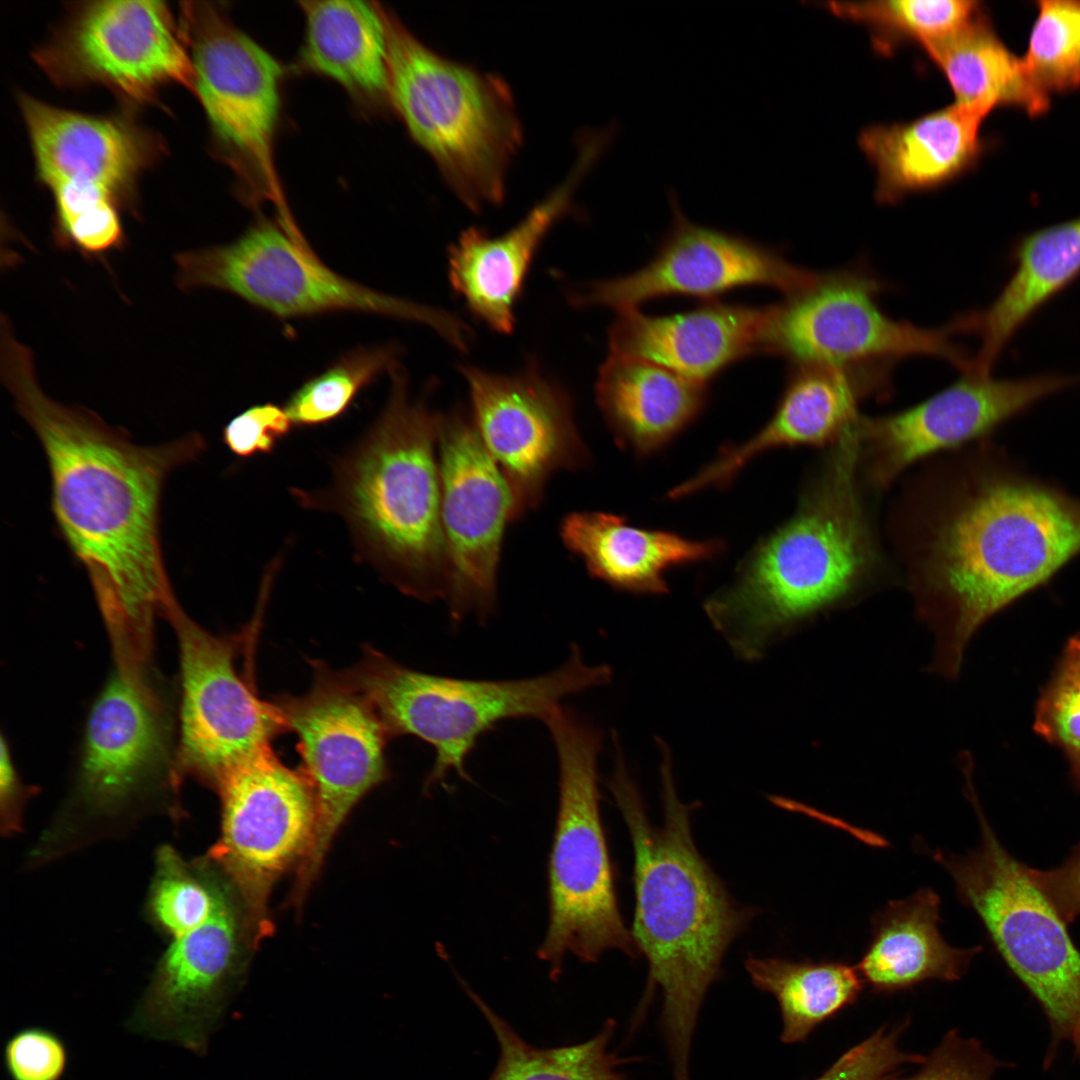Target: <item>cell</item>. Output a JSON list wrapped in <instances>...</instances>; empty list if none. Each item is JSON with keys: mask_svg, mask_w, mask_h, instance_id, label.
I'll return each instance as SVG.
<instances>
[{"mask_svg": "<svg viewBox=\"0 0 1080 1080\" xmlns=\"http://www.w3.org/2000/svg\"><path fill=\"white\" fill-rule=\"evenodd\" d=\"M1030 874L1061 917L1071 922L1080 916V843L1058 867L1030 868Z\"/></svg>", "mask_w": 1080, "mask_h": 1080, "instance_id": "cell-44", "label": "cell"}, {"mask_svg": "<svg viewBox=\"0 0 1080 1080\" xmlns=\"http://www.w3.org/2000/svg\"><path fill=\"white\" fill-rule=\"evenodd\" d=\"M610 138L604 132L583 137L569 177L536 204L512 229L491 237L469 228L448 253V277L469 311L489 328L512 332L514 308L532 260L551 228L572 208L573 193Z\"/></svg>", "mask_w": 1080, "mask_h": 1080, "instance_id": "cell-24", "label": "cell"}, {"mask_svg": "<svg viewBox=\"0 0 1080 1080\" xmlns=\"http://www.w3.org/2000/svg\"><path fill=\"white\" fill-rule=\"evenodd\" d=\"M893 365L791 366L775 412L761 430L743 443L722 447L710 463L672 488L669 498L677 500L707 488L727 487L750 461L766 451L832 447L859 420L863 400L888 394Z\"/></svg>", "mask_w": 1080, "mask_h": 1080, "instance_id": "cell-22", "label": "cell"}, {"mask_svg": "<svg viewBox=\"0 0 1080 1080\" xmlns=\"http://www.w3.org/2000/svg\"><path fill=\"white\" fill-rule=\"evenodd\" d=\"M441 522L448 560L445 601L452 620L474 615L485 624L497 603V569L507 522L514 520L509 485L472 421L439 416Z\"/></svg>", "mask_w": 1080, "mask_h": 1080, "instance_id": "cell-18", "label": "cell"}, {"mask_svg": "<svg viewBox=\"0 0 1080 1080\" xmlns=\"http://www.w3.org/2000/svg\"><path fill=\"white\" fill-rule=\"evenodd\" d=\"M924 463L896 497L887 532L934 633L928 671L956 679L978 629L1080 555V498L990 438Z\"/></svg>", "mask_w": 1080, "mask_h": 1080, "instance_id": "cell-1", "label": "cell"}, {"mask_svg": "<svg viewBox=\"0 0 1080 1080\" xmlns=\"http://www.w3.org/2000/svg\"><path fill=\"white\" fill-rule=\"evenodd\" d=\"M598 407L617 443L651 455L692 423L707 385L658 364L609 352L595 385Z\"/></svg>", "mask_w": 1080, "mask_h": 1080, "instance_id": "cell-28", "label": "cell"}, {"mask_svg": "<svg viewBox=\"0 0 1080 1080\" xmlns=\"http://www.w3.org/2000/svg\"><path fill=\"white\" fill-rule=\"evenodd\" d=\"M667 198L671 224L654 257L630 274L585 284L570 296L573 305L606 307L617 313L667 296L714 300L751 285L768 286L787 297L817 280L819 273L789 262L773 248L692 222L674 189Z\"/></svg>", "mask_w": 1080, "mask_h": 1080, "instance_id": "cell-17", "label": "cell"}, {"mask_svg": "<svg viewBox=\"0 0 1080 1080\" xmlns=\"http://www.w3.org/2000/svg\"><path fill=\"white\" fill-rule=\"evenodd\" d=\"M177 285L184 291L230 292L281 318L336 311L380 314L426 325L456 349L470 329L453 314L386 295L331 270L289 217L263 219L235 241L175 255Z\"/></svg>", "mask_w": 1080, "mask_h": 1080, "instance_id": "cell-10", "label": "cell"}, {"mask_svg": "<svg viewBox=\"0 0 1080 1080\" xmlns=\"http://www.w3.org/2000/svg\"><path fill=\"white\" fill-rule=\"evenodd\" d=\"M68 1060L64 1040L43 1026H26L15 1031L3 1048V1063L11 1080H61Z\"/></svg>", "mask_w": 1080, "mask_h": 1080, "instance_id": "cell-40", "label": "cell"}, {"mask_svg": "<svg viewBox=\"0 0 1080 1080\" xmlns=\"http://www.w3.org/2000/svg\"><path fill=\"white\" fill-rule=\"evenodd\" d=\"M947 79L956 102L988 111L1046 112L1049 95L1033 81L1023 58L1000 39L982 11L956 33L924 49Z\"/></svg>", "mask_w": 1080, "mask_h": 1080, "instance_id": "cell-33", "label": "cell"}, {"mask_svg": "<svg viewBox=\"0 0 1080 1080\" xmlns=\"http://www.w3.org/2000/svg\"><path fill=\"white\" fill-rule=\"evenodd\" d=\"M312 664L307 692L273 702L286 730L298 737L301 770L316 799L314 841L297 869L294 897L300 900L351 810L388 777L386 745L392 738L370 702L341 672L320 661Z\"/></svg>", "mask_w": 1080, "mask_h": 1080, "instance_id": "cell-12", "label": "cell"}, {"mask_svg": "<svg viewBox=\"0 0 1080 1080\" xmlns=\"http://www.w3.org/2000/svg\"><path fill=\"white\" fill-rule=\"evenodd\" d=\"M958 380L904 410L855 425L858 465L869 491L889 488L908 469L990 438L1000 425L1040 400L1080 384V376L1017 379L963 372Z\"/></svg>", "mask_w": 1080, "mask_h": 1080, "instance_id": "cell-15", "label": "cell"}, {"mask_svg": "<svg viewBox=\"0 0 1080 1080\" xmlns=\"http://www.w3.org/2000/svg\"><path fill=\"white\" fill-rule=\"evenodd\" d=\"M464 991L482 1013L499 1045V1057L488 1080H628L623 1058L609 1050L616 1022L608 1019L592 1038L558 1047L526 1042L459 976Z\"/></svg>", "mask_w": 1080, "mask_h": 1080, "instance_id": "cell-35", "label": "cell"}, {"mask_svg": "<svg viewBox=\"0 0 1080 1080\" xmlns=\"http://www.w3.org/2000/svg\"><path fill=\"white\" fill-rule=\"evenodd\" d=\"M389 98L414 141L471 211L504 200L522 126L506 82L448 59L386 12Z\"/></svg>", "mask_w": 1080, "mask_h": 1080, "instance_id": "cell-6", "label": "cell"}, {"mask_svg": "<svg viewBox=\"0 0 1080 1080\" xmlns=\"http://www.w3.org/2000/svg\"><path fill=\"white\" fill-rule=\"evenodd\" d=\"M1 378L37 435L51 475L58 529L85 568L115 656L150 657L152 626L178 604L160 541L164 482L205 450L198 433L154 446L135 444L95 413L63 405L38 384L32 351L1 355Z\"/></svg>", "mask_w": 1080, "mask_h": 1080, "instance_id": "cell-2", "label": "cell"}, {"mask_svg": "<svg viewBox=\"0 0 1080 1080\" xmlns=\"http://www.w3.org/2000/svg\"><path fill=\"white\" fill-rule=\"evenodd\" d=\"M221 832L208 859L226 876L245 908L254 941L271 930L268 900L276 881L311 850L317 824L312 785L271 747L215 784Z\"/></svg>", "mask_w": 1080, "mask_h": 1080, "instance_id": "cell-13", "label": "cell"}, {"mask_svg": "<svg viewBox=\"0 0 1080 1080\" xmlns=\"http://www.w3.org/2000/svg\"><path fill=\"white\" fill-rule=\"evenodd\" d=\"M858 440L848 431L824 450L795 512L746 554L734 581L704 611L742 660L829 611L864 597L890 576L866 503Z\"/></svg>", "mask_w": 1080, "mask_h": 1080, "instance_id": "cell-3", "label": "cell"}, {"mask_svg": "<svg viewBox=\"0 0 1080 1080\" xmlns=\"http://www.w3.org/2000/svg\"><path fill=\"white\" fill-rule=\"evenodd\" d=\"M745 968L755 987L779 1004L781 1040L803 1041L821 1022L857 999L863 980L843 961H791L749 955Z\"/></svg>", "mask_w": 1080, "mask_h": 1080, "instance_id": "cell-34", "label": "cell"}, {"mask_svg": "<svg viewBox=\"0 0 1080 1080\" xmlns=\"http://www.w3.org/2000/svg\"><path fill=\"white\" fill-rule=\"evenodd\" d=\"M618 739L608 781L634 850L635 916L632 936L649 966V986L660 989L661 1023L674 1080H690V1051L709 986L733 940L753 912L740 908L700 855L690 823L693 805L679 800L672 756L661 754L663 822H650Z\"/></svg>", "mask_w": 1080, "mask_h": 1080, "instance_id": "cell-4", "label": "cell"}, {"mask_svg": "<svg viewBox=\"0 0 1080 1080\" xmlns=\"http://www.w3.org/2000/svg\"><path fill=\"white\" fill-rule=\"evenodd\" d=\"M899 1036L896 1027L879 1029L847 1050L815 1080H893L901 1066L925 1059L904 1052Z\"/></svg>", "mask_w": 1080, "mask_h": 1080, "instance_id": "cell-41", "label": "cell"}, {"mask_svg": "<svg viewBox=\"0 0 1080 1080\" xmlns=\"http://www.w3.org/2000/svg\"><path fill=\"white\" fill-rule=\"evenodd\" d=\"M393 346L358 348L309 379L284 408L294 426L314 427L341 416L357 394L384 371L397 365Z\"/></svg>", "mask_w": 1080, "mask_h": 1080, "instance_id": "cell-37", "label": "cell"}, {"mask_svg": "<svg viewBox=\"0 0 1080 1080\" xmlns=\"http://www.w3.org/2000/svg\"><path fill=\"white\" fill-rule=\"evenodd\" d=\"M33 57L50 80L66 88L100 84L138 103L151 101L170 83L194 93L193 64L179 22L161 1L80 3Z\"/></svg>", "mask_w": 1080, "mask_h": 1080, "instance_id": "cell-14", "label": "cell"}, {"mask_svg": "<svg viewBox=\"0 0 1080 1080\" xmlns=\"http://www.w3.org/2000/svg\"><path fill=\"white\" fill-rule=\"evenodd\" d=\"M179 25L193 64L194 94L216 136L271 179L278 62L211 3H183Z\"/></svg>", "mask_w": 1080, "mask_h": 1080, "instance_id": "cell-21", "label": "cell"}, {"mask_svg": "<svg viewBox=\"0 0 1080 1080\" xmlns=\"http://www.w3.org/2000/svg\"><path fill=\"white\" fill-rule=\"evenodd\" d=\"M248 940L254 943L235 892L207 921L171 939L126 1030L204 1055L241 974Z\"/></svg>", "mask_w": 1080, "mask_h": 1080, "instance_id": "cell-20", "label": "cell"}, {"mask_svg": "<svg viewBox=\"0 0 1080 1080\" xmlns=\"http://www.w3.org/2000/svg\"><path fill=\"white\" fill-rule=\"evenodd\" d=\"M835 16L866 28L874 47L888 54L896 47L915 43L923 49L956 33L983 9L972 0H870L830 1Z\"/></svg>", "mask_w": 1080, "mask_h": 1080, "instance_id": "cell-36", "label": "cell"}, {"mask_svg": "<svg viewBox=\"0 0 1080 1080\" xmlns=\"http://www.w3.org/2000/svg\"><path fill=\"white\" fill-rule=\"evenodd\" d=\"M988 114L955 102L911 121L864 128L858 143L876 170V199L893 204L942 187L974 167L983 152L981 126Z\"/></svg>", "mask_w": 1080, "mask_h": 1080, "instance_id": "cell-27", "label": "cell"}, {"mask_svg": "<svg viewBox=\"0 0 1080 1080\" xmlns=\"http://www.w3.org/2000/svg\"><path fill=\"white\" fill-rule=\"evenodd\" d=\"M964 794L979 821V846L962 856L936 849L932 857L951 876L961 903L978 916L1002 960L1042 1006L1053 1041H1069L1080 1055V951L1029 867L998 840L971 777L965 779Z\"/></svg>", "mask_w": 1080, "mask_h": 1080, "instance_id": "cell-9", "label": "cell"}, {"mask_svg": "<svg viewBox=\"0 0 1080 1080\" xmlns=\"http://www.w3.org/2000/svg\"><path fill=\"white\" fill-rule=\"evenodd\" d=\"M168 620L178 639L182 680L175 782L192 775L215 786L228 771L271 747L286 727L275 704L261 700L236 668L243 637H217L181 607Z\"/></svg>", "mask_w": 1080, "mask_h": 1080, "instance_id": "cell-16", "label": "cell"}, {"mask_svg": "<svg viewBox=\"0 0 1080 1080\" xmlns=\"http://www.w3.org/2000/svg\"><path fill=\"white\" fill-rule=\"evenodd\" d=\"M922 1064L916 1074L902 1080H991L998 1066L977 1041L954 1031L944 1037Z\"/></svg>", "mask_w": 1080, "mask_h": 1080, "instance_id": "cell-43", "label": "cell"}, {"mask_svg": "<svg viewBox=\"0 0 1080 1080\" xmlns=\"http://www.w3.org/2000/svg\"><path fill=\"white\" fill-rule=\"evenodd\" d=\"M940 904L933 889L921 888L876 912L870 942L856 966L862 980L878 992L928 980H959L982 947L960 949L945 941L939 931Z\"/></svg>", "mask_w": 1080, "mask_h": 1080, "instance_id": "cell-30", "label": "cell"}, {"mask_svg": "<svg viewBox=\"0 0 1080 1080\" xmlns=\"http://www.w3.org/2000/svg\"><path fill=\"white\" fill-rule=\"evenodd\" d=\"M19 105L47 187L95 185L134 209L138 177L163 152L158 136L126 119L70 111L25 94Z\"/></svg>", "mask_w": 1080, "mask_h": 1080, "instance_id": "cell-25", "label": "cell"}, {"mask_svg": "<svg viewBox=\"0 0 1080 1080\" xmlns=\"http://www.w3.org/2000/svg\"><path fill=\"white\" fill-rule=\"evenodd\" d=\"M1033 81L1046 94L1080 87V1L1044 0L1022 57Z\"/></svg>", "mask_w": 1080, "mask_h": 1080, "instance_id": "cell-38", "label": "cell"}, {"mask_svg": "<svg viewBox=\"0 0 1080 1080\" xmlns=\"http://www.w3.org/2000/svg\"><path fill=\"white\" fill-rule=\"evenodd\" d=\"M882 283L858 268L819 273L805 290L767 306L762 353L791 366H854L936 357L962 372L972 358L954 338L967 333L962 315L939 328L889 317L878 304Z\"/></svg>", "mask_w": 1080, "mask_h": 1080, "instance_id": "cell-11", "label": "cell"}, {"mask_svg": "<svg viewBox=\"0 0 1080 1080\" xmlns=\"http://www.w3.org/2000/svg\"><path fill=\"white\" fill-rule=\"evenodd\" d=\"M543 722L558 758L559 806L549 859V925L538 955L556 980L567 953L595 962L610 949L633 958L639 951L618 908L601 822L597 758L602 734L563 705Z\"/></svg>", "mask_w": 1080, "mask_h": 1080, "instance_id": "cell-8", "label": "cell"}, {"mask_svg": "<svg viewBox=\"0 0 1080 1080\" xmlns=\"http://www.w3.org/2000/svg\"><path fill=\"white\" fill-rule=\"evenodd\" d=\"M300 4L306 23L305 64L354 94L390 99L386 11L364 1Z\"/></svg>", "mask_w": 1080, "mask_h": 1080, "instance_id": "cell-32", "label": "cell"}, {"mask_svg": "<svg viewBox=\"0 0 1080 1080\" xmlns=\"http://www.w3.org/2000/svg\"><path fill=\"white\" fill-rule=\"evenodd\" d=\"M561 537L591 576L633 594H665L666 571L712 559L724 549L719 540L694 541L673 532L643 529L603 512L567 515Z\"/></svg>", "mask_w": 1080, "mask_h": 1080, "instance_id": "cell-29", "label": "cell"}, {"mask_svg": "<svg viewBox=\"0 0 1080 1080\" xmlns=\"http://www.w3.org/2000/svg\"><path fill=\"white\" fill-rule=\"evenodd\" d=\"M284 407L263 403L233 417L223 428L226 447L237 457L270 454L293 427Z\"/></svg>", "mask_w": 1080, "mask_h": 1080, "instance_id": "cell-42", "label": "cell"}, {"mask_svg": "<svg viewBox=\"0 0 1080 1080\" xmlns=\"http://www.w3.org/2000/svg\"><path fill=\"white\" fill-rule=\"evenodd\" d=\"M1015 269L998 296L969 313L970 333L979 338L973 368L991 374L1020 327L1080 274V217L1025 235L1014 249Z\"/></svg>", "mask_w": 1080, "mask_h": 1080, "instance_id": "cell-31", "label": "cell"}, {"mask_svg": "<svg viewBox=\"0 0 1080 1080\" xmlns=\"http://www.w3.org/2000/svg\"><path fill=\"white\" fill-rule=\"evenodd\" d=\"M24 794L23 786L12 762L9 747L5 740L2 739L0 760V802L3 832L12 833L18 830Z\"/></svg>", "mask_w": 1080, "mask_h": 1080, "instance_id": "cell-45", "label": "cell"}, {"mask_svg": "<svg viewBox=\"0 0 1080 1080\" xmlns=\"http://www.w3.org/2000/svg\"><path fill=\"white\" fill-rule=\"evenodd\" d=\"M767 306L708 300L663 316L617 312L609 352L646 360L703 384L733 363L762 353Z\"/></svg>", "mask_w": 1080, "mask_h": 1080, "instance_id": "cell-26", "label": "cell"}, {"mask_svg": "<svg viewBox=\"0 0 1080 1080\" xmlns=\"http://www.w3.org/2000/svg\"><path fill=\"white\" fill-rule=\"evenodd\" d=\"M174 769L169 725L149 678L116 667L86 721L79 799L96 811H112L165 773L175 782Z\"/></svg>", "mask_w": 1080, "mask_h": 1080, "instance_id": "cell-23", "label": "cell"}, {"mask_svg": "<svg viewBox=\"0 0 1080 1080\" xmlns=\"http://www.w3.org/2000/svg\"><path fill=\"white\" fill-rule=\"evenodd\" d=\"M373 706L391 737L414 736L435 751L424 782L428 792L451 772L471 781L466 760L479 738L508 719L544 720L562 702L609 682L607 665H588L573 644L556 670L510 680H473L408 668L370 646L359 662L342 671Z\"/></svg>", "mask_w": 1080, "mask_h": 1080, "instance_id": "cell-7", "label": "cell"}, {"mask_svg": "<svg viewBox=\"0 0 1080 1080\" xmlns=\"http://www.w3.org/2000/svg\"><path fill=\"white\" fill-rule=\"evenodd\" d=\"M475 429L514 501V520L536 508L547 480L579 469L590 455L577 431L568 394L536 366L497 374L462 366Z\"/></svg>", "mask_w": 1080, "mask_h": 1080, "instance_id": "cell-19", "label": "cell"}, {"mask_svg": "<svg viewBox=\"0 0 1080 1080\" xmlns=\"http://www.w3.org/2000/svg\"><path fill=\"white\" fill-rule=\"evenodd\" d=\"M388 373L384 409L334 459L328 485L295 488L292 495L306 509L340 516L358 557L401 592L425 602L445 600L448 560L436 459L440 414L425 400L412 399L397 365Z\"/></svg>", "mask_w": 1080, "mask_h": 1080, "instance_id": "cell-5", "label": "cell"}, {"mask_svg": "<svg viewBox=\"0 0 1080 1080\" xmlns=\"http://www.w3.org/2000/svg\"><path fill=\"white\" fill-rule=\"evenodd\" d=\"M1033 730L1063 753L1080 791V633L1067 639L1049 680L1040 689Z\"/></svg>", "mask_w": 1080, "mask_h": 1080, "instance_id": "cell-39", "label": "cell"}]
</instances>
